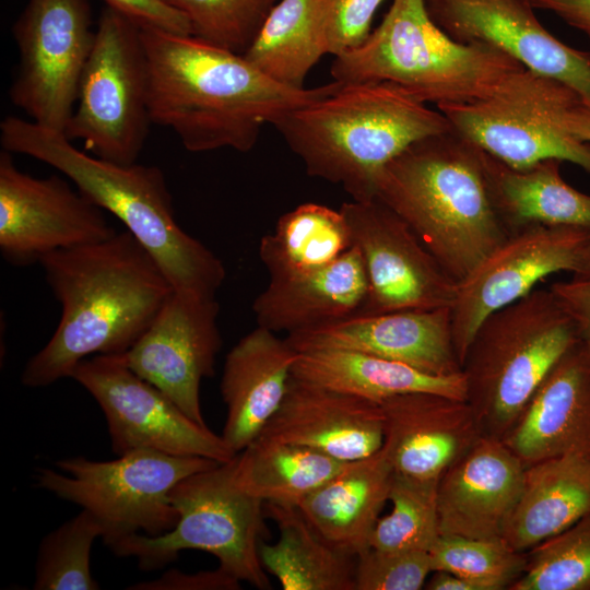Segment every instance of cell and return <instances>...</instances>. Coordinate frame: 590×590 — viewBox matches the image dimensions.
Segmentation results:
<instances>
[{
  "label": "cell",
  "instance_id": "obj_20",
  "mask_svg": "<svg viewBox=\"0 0 590 590\" xmlns=\"http://www.w3.org/2000/svg\"><path fill=\"white\" fill-rule=\"evenodd\" d=\"M258 437L354 461L382 447L384 413L378 402L292 376L282 404Z\"/></svg>",
  "mask_w": 590,
  "mask_h": 590
},
{
  "label": "cell",
  "instance_id": "obj_42",
  "mask_svg": "<svg viewBox=\"0 0 590 590\" xmlns=\"http://www.w3.org/2000/svg\"><path fill=\"white\" fill-rule=\"evenodd\" d=\"M129 590H238L240 581L221 569L185 574L168 569L156 579L141 581Z\"/></svg>",
  "mask_w": 590,
  "mask_h": 590
},
{
  "label": "cell",
  "instance_id": "obj_16",
  "mask_svg": "<svg viewBox=\"0 0 590 590\" xmlns=\"http://www.w3.org/2000/svg\"><path fill=\"white\" fill-rule=\"evenodd\" d=\"M590 231L532 225L510 234L457 282L451 304L453 343L461 364L492 312L522 298L546 276L574 273Z\"/></svg>",
  "mask_w": 590,
  "mask_h": 590
},
{
  "label": "cell",
  "instance_id": "obj_33",
  "mask_svg": "<svg viewBox=\"0 0 590 590\" xmlns=\"http://www.w3.org/2000/svg\"><path fill=\"white\" fill-rule=\"evenodd\" d=\"M324 55L319 0H280L244 54L272 79L299 88Z\"/></svg>",
  "mask_w": 590,
  "mask_h": 590
},
{
  "label": "cell",
  "instance_id": "obj_32",
  "mask_svg": "<svg viewBox=\"0 0 590 590\" xmlns=\"http://www.w3.org/2000/svg\"><path fill=\"white\" fill-rule=\"evenodd\" d=\"M345 463L309 447L257 437L237 453L235 473L238 485L264 503L298 505Z\"/></svg>",
  "mask_w": 590,
  "mask_h": 590
},
{
  "label": "cell",
  "instance_id": "obj_30",
  "mask_svg": "<svg viewBox=\"0 0 590 590\" xmlns=\"http://www.w3.org/2000/svg\"><path fill=\"white\" fill-rule=\"evenodd\" d=\"M264 512L280 536L261 543L260 558L283 590H355L357 557L326 539L297 505L264 503Z\"/></svg>",
  "mask_w": 590,
  "mask_h": 590
},
{
  "label": "cell",
  "instance_id": "obj_47",
  "mask_svg": "<svg viewBox=\"0 0 590 590\" xmlns=\"http://www.w3.org/2000/svg\"><path fill=\"white\" fill-rule=\"evenodd\" d=\"M573 278L589 279L590 278V236L587 239L573 273Z\"/></svg>",
  "mask_w": 590,
  "mask_h": 590
},
{
  "label": "cell",
  "instance_id": "obj_40",
  "mask_svg": "<svg viewBox=\"0 0 590 590\" xmlns=\"http://www.w3.org/2000/svg\"><path fill=\"white\" fill-rule=\"evenodd\" d=\"M385 0H319L326 54L339 56L363 44L373 17Z\"/></svg>",
  "mask_w": 590,
  "mask_h": 590
},
{
  "label": "cell",
  "instance_id": "obj_24",
  "mask_svg": "<svg viewBox=\"0 0 590 590\" xmlns=\"http://www.w3.org/2000/svg\"><path fill=\"white\" fill-rule=\"evenodd\" d=\"M298 355L286 339L260 326L227 353L220 384L227 410L221 436L234 452L252 442L279 410Z\"/></svg>",
  "mask_w": 590,
  "mask_h": 590
},
{
  "label": "cell",
  "instance_id": "obj_39",
  "mask_svg": "<svg viewBox=\"0 0 590 590\" xmlns=\"http://www.w3.org/2000/svg\"><path fill=\"white\" fill-rule=\"evenodd\" d=\"M432 571L428 552L370 547L356 558L355 590H420Z\"/></svg>",
  "mask_w": 590,
  "mask_h": 590
},
{
  "label": "cell",
  "instance_id": "obj_9",
  "mask_svg": "<svg viewBox=\"0 0 590 590\" xmlns=\"http://www.w3.org/2000/svg\"><path fill=\"white\" fill-rule=\"evenodd\" d=\"M221 462L137 449L108 461L72 457L39 469L36 486L79 505L98 521L111 547L133 534L150 536L172 530L178 515L170 500L185 477Z\"/></svg>",
  "mask_w": 590,
  "mask_h": 590
},
{
  "label": "cell",
  "instance_id": "obj_5",
  "mask_svg": "<svg viewBox=\"0 0 590 590\" xmlns=\"http://www.w3.org/2000/svg\"><path fill=\"white\" fill-rule=\"evenodd\" d=\"M273 126L309 176L341 185L354 201L374 199L384 167L412 143L452 128L390 82L341 84Z\"/></svg>",
  "mask_w": 590,
  "mask_h": 590
},
{
  "label": "cell",
  "instance_id": "obj_46",
  "mask_svg": "<svg viewBox=\"0 0 590 590\" xmlns=\"http://www.w3.org/2000/svg\"><path fill=\"white\" fill-rule=\"evenodd\" d=\"M433 573L434 575L425 583L428 590H483L480 585L455 574L442 570Z\"/></svg>",
  "mask_w": 590,
  "mask_h": 590
},
{
  "label": "cell",
  "instance_id": "obj_43",
  "mask_svg": "<svg viewBox=\"0 0 590 590\" xmlns=\"http://www.w3.org/2000/svg\"><path fill=\"white\" fill-rule=\"evenodd\" d=\"M550 287L574 320L579 343L590 356V278L557 281Z\"/></svg>",
  "mask_w": 590,
  "mask_h": 590
},
{
  "label": "cell",
  "instance_id": "obj_11",
  "mask_svg": "<svg viewBox=\"0 0 590 590\" xmlns=\"http://www.w3.org/2000/svg\"><path fill=\"white\" fill-rule=\"evenodd\" d=\"M579 98L568 85L523 68L484 97L437 108L456 131L509 166L558 160L590 173V143L575 138L562 123Z\"/></svg>",
  "mask_w": 590,
  "mask_h": 590
},
{
  "label": "cell",
  "instance_id": "obj_1",
  "mask_svg": "<svg viewBox=\"0 0 590 590\" xmlns=\"http://www.w3.org/2000/svg\"><path fill=\"white\" fill-rule=\"evenodd\" d=\"M149 68L152 123L166 127L193 153L233 149L245 153L266 123L326 97L332 83L312 88L285 85L244 55L192 35L141 28Z\"/></svg>",
  "mask_w": 590,
  "mask_h": 590
},
{
  "label": "cell",
  "instance_id": "obj_31",
  "mask_svg": "<svg viewBox=\"0 0 590 590\" xmlns=\"http://www.w3.org/2000/svg\"><path fill=\"white\" fill-rule=\"evenodd\" d=\"M352 246L340 209L309 202L281 215L261 238L259 256L270 279H285L324 268Z\"/></svg>",
  "mask_w": 590,
  "mask_h": 590
},
{
  "label": "cell",
  "instance_id": "obj_21",
  "mask_svg": "<svg viewBox=\"0 0 590 590\" xmlns=\"http://www.w3.org/2000/svg\"><path fill=\"white\" fill-rule=\"evenodd\" d=\"M524 472V463L503 439L482 435L439 479L440 535L502 538Z\"/></svg>",
  "mask_w": 590,
  "mask_h": 590
},
{
  "label": "cell",
  "instance_id": "obj_34",
  "mask_svg": "<svg viewBox=\"0 0 590 590\" xmlns=\"http://www.w3.org/2000/svg\"><path fill=\"white\" fill-rule=\"evenodd\" d=\"M439 479H416L393 472L390 514L380 517L370 547L428 552L440 535L437 491Z\"/></svg>",
  "mask_w": 590,
  "mask_h": 590
},
{
  "label": "cell",
  "instance_id": "obj_8",
  "mask_svg": "<svg viewBox=\"0 0 590 590\" xmlns=\"http://www.w3.org/2000/svg\"><path fill=\"white\" fill-rule=\"evenodd\" d=\"M236 456L185 477L173 488L170 500L178 520L172 530L155 536L133 534L111 551L120 557H135L145 571L165 567L181 551H203L237 580L271 589L260 558L264 502L238 485Z\"/></svg>",
  "mask_w": 590,
  "mask_h": 590
},
{
  "label": "cell",
  "instance_id": "obj_13",
  "mask_svg": "<svg viewBox=\"0 0 590 590\" xmlns=\"http://www.w3.org/2000/svg\"><path fill=\"white\" fill-rule=\"evenodd\" d=\"M70 378L102 409L111 449L118 456L151 449L227 462L237 455L222 436L191 420L166 394L137 375L125 354L84 358Z\"/></svg>",
  "mask_w": 590,
  "mask_h": 590
},
{
  "label": "cell",
  "instance_id": "obj_36",
  "mask_svg": "<svg viewBox=\"0 0 590 590\" xmlns=\"http://www.w3.org/2000/svg\"><path fill=\"white\" fill-rule=\"evenodd\" d=\"M428 554L433 571L455 574L483 590L508 589L522 575L528 560L523 552L512 550L502 538L439 535Z\"/></svg>",
  "mask_w": 590,
  "mask_h": 590
},
{
  "label": "cell",
  "instance_id": "obj_18",
  "mask_svg": "<svg viewBox=\"0 0 590 590\" xmlns=\"http://www.w3.org/2000/svg\"><path fill=\"white\" fill-rule=\"evenodd\" d=\"M425 7L455 40L496 47L590 101V52L554 37L536 19L530 0H425Z\"/></svg>",
  "mask_w": 590,
  "mask_h": 590
},
{
  "label": "cell",
  "instance_id": "obj_41",
  "mask_svg": "<svg viewBox=\"0 0 590 590\" xmlns=\"http://www.w3.org/2000/svg\"><path fill=\"white\" fill-rule=\"evenodd\" d=\"M104 2L106 7L142 30L191 35V25L187 16L166 0H104Z\"/></svg>",
  "mask_w": 590,
  "mask_h": 590
},
{
  "label": "cell",
  "instance_id": "obj_19",
  "mask_svg": "<svg viewBox=\"0 0 590 590\" xmlns=\"http://www.w3.org/2000/svg\"><path fill=\"white\" fill-rule=\"evenodd\" d=\"M285 339L298 353L343 350L403 363L437 376L462 371L450 307L357 315L296 331Z\"/></svg>",
  "mask_w": 590,
  "mask_h": 590
},
{
  "label": "cell",
  "instance_id": "obj_22",
  "mask_svg": "<svg viewBox=\"0 0 590 590\" xmlns=\"http://www.w3.org/2000/svg\"><path fill=\"white\" fill-rule=\"evenodd\" d=\"M385 441L396 473L440 479L483 435L467 400L410 392L380 402Z\"/></svg>",
  "mask_w": 590,
  "mask_h": 590
},
{
  "label": "cell",
  "instance_id": "obj_2",
  "mask_svg": "<svg viewBox=\"0 0 590 590\" xmlns=\"http://www.w3.org/2000/svg\"><path fill=\"white\" fill-rule=\"evenodd\" d=\"M39 263L61 317L47 344L24 366L21 382L31 388L70 378L84 358L126 354L174 293L157 262L128 231L51 252Z\"/></svg>",
  "mask_w": 590,
  "mask_h": 590
},
{
  "label": "cell",
  "instance_id": "obj_38",
  "mask_svg": "<svg viewBox=\"0 0 590 590\" xmlns=\"http://www.w3.org/2000/svg\"><path fill=\"white\" fill-rule=\"evenodd\" d=\"M189 20L191 35L244 55L280 0H166Z\"/></svg>",
  "mask_w": 590,
  "mask_h": 590
},
{
  "label": "cell",
  "instance_id": "obj_35",
  "mask_svg": "<svg viewBox=\"0 0 590 590\" xmlns=\"http://www.w3.org/2000/svg\"><path fill=\"white\" fill-rule=\"evenodd\" d=\"M96 518L82 509L40 541L34 590H97L98 582L91 573V551L102 538Z\"/></svg>",
  "mask_w": 590,
  "mask_h": 590
},
{
  "label": "cell",
  "instance_id": "obj_7",
  "mask_svg": "<svg viewBox=\"0 0 590 590\" xmlns=\"http://www.w3.org/2000/svg\"><path fill=\"white\" fill-rule=\"evenodd\" d=\"M579 342L551 287H536L488 315L462 363L467 401L483 435L503 439L554 365Z\"/></svg>",
  "mask_w": 590,
  "mask_h": 590
},
{
  "label": "cell",
  "instance_id": "obj_27",
  "mask_svg": "<svg viewBox=\"0 0 590 590\" xmlns=\"http://www.w3.org/2000/svg\"><path fill=\"white\" fill-rule=\"evenodd\" d=\"M589 515L590 451L548 458L526 467L502 539L524 553Z\"/></svg>",
  "mask_w": 590,
  "mask_h": 590
},
{
  "label": "cell",
  "instance_id": "obj_3",
  "mask_svg": "<svg viewBox=\"0 0 590 590\" xmlns=\"http://www.w3.org/2000/svg\"><path fill=\"white\" fill-rule=\"evenodd\" d=\"M4 151L43 162L115 215L157 262L175 292L216 298L226 279L222 260L176 222L165 175L154 165H122L80 150L61 131L30 119L0 123Z\"/></svg>",
  "mask_w": 590,
  "mask_h": 590
},
{
  "label": "cell",
  "instance_id": "obj_28",
  "mask_svg": "<svg viewBox=\"0 0 590 590\" xmlns=\"http://www.w3.org/2000/svg\"><path fill=\"white\" fill-rule=\"evenodd\" d=\"M558 160L512 167L486 152V175L497 214L512 234L532 225L590 231V194L570 186Z\"/></svg>",
  "mask_w": 590,
  "mask_h": 590
},
{
  "label": "cell",
  "instance_id": "obj_10",
  "mask_svg": "<svg viewBox=\"0 0 590 590\" xmlns=\"http://www.w3.org/2000/svg\"><path fill=\"white\" fill-rule=\"evenodd\" d=\"M95 28L76 104L63 133L99 158L133 164L152 123L141 28L108 7Z\"/></svg>",
  "mask_w": 590,
  "mask_h": 590
},
{
  "label": "cell",
  "instance_id": "obj_37",
  "mask_svg": "<svg viewBox=\"0 0 590 590\" xmlns=\"http://www.w3.org/2000/svg\"><path fill=\"white\" fill-rule=\"evenodd\" d=\"M510 590H590V515L531 548Z\"/></svg>",
  "mask_w": 590,
  "mask_h": 590
},
{
  "label": "cell",
  "instance_id": "obj_15",
  "mask_svg": "<svg viewBox=\"0 0 590 590\" xmlns=\"http://www.w3.org/2000/svg\"><path fill=\"white\" fill-rule=\"evenodd\" d=\"M340 211L367 274L358 315L451 307L457 282L397 213L377 199L352 200Z\"/></svg>",
  "mask_w": 590,
  "mask_h": 590
},
{
  "label": "cell",
  "instance_id": "obj_6",
  "mask_svg": "<svg viewBox=\"0 0 590 590\" xmlns=\"http://www.w3.org/2000/svg\"><path fill=\"white\" fill-rule=\"evenodd\" d=\"M523 68L496 47L451 38L425 0H393L363 44L334 57L330 73L341 84L390 82L438 106L484 97Z\"/></svg>",
  "mask_w": 590,
  "mask_h": 590
},
{
  "label": "cell",
  "instance_id": "obj_25",
  "mask_svg": "<svg viewBox=\"0 0 590 590\" xmlns=\"http://www.w3.org/2000/svg\"><path fill=\"white\" fill-rule=\"evenodd\" d=\"M367 293L365 266L353 245L324 268L270 279L253 300L252 311L258 326L290 334L358 315Z\"/></svg>",
  "mask_w": 590,
  "mask_h": 590
},
{
  "label": "cell",
  "instance_id": "obj_44",
  "mask_svg": "<svg viewBox=\"0 0 590 590\" xmlns=\"http://www.w3.org/2000/svg\"><path fill=\"white\" fill-rule=\"evenodd\" d=\"M533 8L548 10L590 38V0H530Z\"/></svg>",
  "mask_w": 590,
  "mask_h": 590
},
{
  "label": "cell",
  "instance_id": "obj_26",
  "mask_svg": "<svg viewBox=\"0 0 590 590\" xmlns=\"http://www.w3.org/2000/svg\"><path fill=\"white\" fill-rule=\"evenodd\" d=\"M393 472L384 444L370 456L346 462L297 507L326 539L357 557L370 548Z\"/></svg>",
  "mask_w": 590,
  "mask_h": 590
},
{
  "label": "cell",
  "instance_id": "obj_23",
  "mask_svg": "<svg viewBox=\"0 0 590 590\" xmlns=\"http://www.w3.org/2000/svg\"><path fill=\"white\" fill-rule=\"evenodd\" d=\"M503 441L526 467L590 451V356L579 342L545 376Z\"/></svg>",
  "mask_w": 590,
  "mask_h": 590
},
{
  "label": "cell",
  "instance_id": "obj_4",
  "mask_svg": "<svg viewBox=\"0 0 590 590\" xmlns=\"http://www.w3.org/2000/svg\"><path fill=\"white\" fill-rule=\"evenodd\" d=\"M374 199L409 225L456 282L510 235L491 197L486 152L453 128L390 161Z\"/></svg>",
  "mask_w": 590,
  "mask_h": 590
},
{
  "label": "cell",
  "instance_id": "obj_45",
  "mask_svg": "<svg viewBox=\"0 0 590 590\" xmlns=\"http://www.w3.org/2000/svg\"><path fill=\"white\" fill-rule=\"evenodd\" d=\"M562 123L575 138L590 143V101L579 98L565 113Z\"/></svg>",
  "mask_w": 590,
  "mask_h": 590
},
{
  "label": "cell",
  "instance_id": "obj_12",
  "mask_svg": "<svg viewBox=\"0 0 590 590\" xmlns=\"http://www.w3.org/2000/svg\"><path fill=\"white\" fill-rule=\"evenodd\" d=\"M95 30L88 0H27L13 26L19 67L9 96L30 120L64 131Z\"/></svg>",
  "mask_w": 590,
  "mask_h": 590
},
{
  "label": "cell",
  "instance_id": "obj_29",
  "mask_svg": "<svg viewBox=\"0 0 590 590\" xmlns=\"http://www.w3.org/2000/svg\"><path fill=\"white\" fill-rule=\"evenodd\" d=\"M292 376L378 403L410 392H432L467 400L462 371L437 376L403 363L343 350L299 353Z\"/></svg>",
  "mask_w": 590,
  "mask_h": 590
},
{
  "label": "cell",
  "instance_id": "obj_14",
  "mask_svg": "<svg viewBox=\"0 0 590 590\" xmlns=\"http://www.w3.org/2000/svg\"><path fill=\"white\" fill-rule=\"evenodd\" d=\"M12 153H0V251L14 267L51 252L96 244L114 236L104 210L67 178L34 177L20 170Z\"/></svg>",
  "mask_w": 590,
  "mask_h": 590
},
{
  "label": "cell",
  "instance_id": "obj_17",
  "mask_svg": "<svg viewBox=\"0 0 590 590\" xmlns=\"http://www.w3.org/2000/svg\"><path fill=\"white\" fill-rule=\"evenodd\" d=\"M216 298L175 292L125 354L128 366L166 394L184 413L206 425L200 402L203 378L214 375L222 347Z\"/></svg>",
  "mask_w": 590,
  "mask_h": 590
}]
</instances>
